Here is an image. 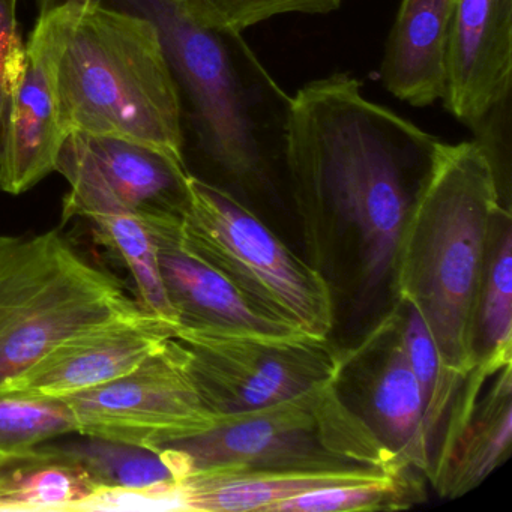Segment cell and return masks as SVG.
I'll return each instance as SVG.
<instances>
[{"mask_svg":"<svg viewBox=\"0 0 512 512\" xmlns=\"http://www.w3.org/2000/svg\"><path fill=\"white\" fill-rule=\"evenodd\" d=\"M115 8L145 17L160 35L181 98L184 151L193 145L205 172L200 179L248 208L290 197L292 97L242 32L209 19L190 0H118Z\"/></svg>","mask_w":512,"mask_h":512,"instance_id":"2","label":"cell"},{"mask_svg":"<svg viewBox=\"0 0 512 512\" xmlns=\"http://www.w3.org/2000/svg\"><path fill=\"white\" fill-rule=\"evenodd\" d=\"M92 5L100 4H97V0H38V14L44 16L61 8L92 7Z\"/></svg>","mask_w":512,"mask_h":512,"instance_id":"27","label":"cell"},{"mask_svg":"<svg viewBox=\"0 0 512 512\" xmlns=\"http://www.w3.org/2000/svg\"><path fill=\"white\" fill-rule=\"evenodd\" d=\"M416 470H401L385 478L310 491L272 506L269 512L400 511L425 500Z\"/></svg>","mask_w":512,"mask_h":512,"instance_id":"23","label":"cell"},{"mask_svg":"<svg viewBox=\"0 0 512 512\" xmlns=\"http://www.w3.org/2000/svg\"><path fill=\"white\" fill-rule=\"evenodd\" d=\"M475 359L512 364V220L503 209L494 226L475 323Z\"/></svg>","mask_w":512,"mask_h":512,"instance_id":"20","label":"cell"},{"mask_svg":"<svg viewBox=\"0 0 512 512\" xmlns=\"http://www.w3.org/2000/svg\"><path fill=\"white\" fill-rule=\"evenodd\" d=\"M100 491L85 467L41 445L0 464V511H79Z\"/></svg>","mask_w":512,"mask_h":512,"instance_id":"18","label":"cell"},{"mask_svg":"<svg viewBox=\"0 0 512 512\" xmlns=\"http://www.w3.org/2000/svg\"><path fill=\"white\" fill-rule=\"evenodd\" d=\"M395 304L398 308L401 346L421 388L425 427L433 455L443 422L466 376L455 374L443 365L436 343L418 310L404 302L395 301Z\"/></svg>","mask_w":512,"mask_h":512,"instance_id":"22","label":"cell"},{"mask_svg":"<svg viewBox=\"0 0 512 512\" xmlns=\"http://www.w3.org/2000/svg\"><path fill=\"white\" fill-rule=\"evenodd\" d=\"M335 385L349 392L346 401L368 425L400 469L427 476L431 443L418 380L401 346L398 308L371 329L358 346L340 350Z\"/></svg>","mask_w":512,"mask_h":512,"instance_id":"11","label":"cell"},{"mask_svg":"<svg viewBox=\"0 0 512 512\" xmlns=\"http://www.w3.org/2000/svg\"><path fill=\"white\" fill-rule=\"evenodd\" d=\"M191 4L215 22L236 31L266 22L283 14H329L337 11L343 0H190Z\"/></svg>","mask_w":512,"mask_h":512,"instance_id":"25","label":"cell"},{"mask_svg":"<svg viewBox=\"0 0 512 512\" xmlns=\"http://www.w3.org/2000/svg\"><path fill=\"white\" fill-rule=\"evenodd\" d=\"M56 172L70 184L64 221L106 211L182 218L190 202L187 164L130 140L70 133Z\"/></svg>","mask_w":512,"mask_h":512,"instance_id":"10","label":"cell"},{"mask_svg":"<svg viewBox=\"0 0 512 512\" xmlns=\"http://www.w3.org/2000/svg\"><path fill=\"white\" fill-rule=\"evenodd\" d=\"M97 4H104V0H97Z\"/></svg>","mask_w":512,"mask_h":512,"instance_id":"28","label":"cell"},{"mask_svg":"<svg viewBox=\"0 0 512 512\" xmlns=\"http://www.w3.org/2000/svg\"><path fill=\"white\" fill-rule=\"evenodd\" d=\"M179 224L182 244L256 307L302 334L329 338L335 323L325 274L281 242L253 209L217 185L190 176Z\"/></svg>","mask_w":512,"mask_h":512,"instance_id":"7","label":"cell"},{"mask_svg":"<svg viewBox=\"0 0 512 512\" xmlns=\"http://www.w3.org/2000/svg\"><path fill=\"white\" fill-rule=\"evenodd\" d=\"M511 442L512 364L476 362L443 422L428 481L446 499L464 496L508 458Z\"/></svg>","mask_w":512,"mask_h":512,"instance_id":"12","label":"cell"},{"mask_svg":"<svg viewBox=\"0 0 512 512\" xmlns=\"http://www.w3.org/2000/svg\"><path fill=\"white\" fill-rule=\"evenodd\" d=\"M179 482L196 473L401 472L337 385L253 412L220 416L206 430L157 448Z\"/></svg>","mask_w":512,"mask_h":512,"instance_id":"5","label":"cell"},{"mask_svg":"<svg viewBox=\"0 0 512 512\" xmlns=\"http://www.w3.org/2000/svg\"><path fill=\"white\" fill-rule=\"evenodd\" d=\"M512 0H457L448 56V112L478 134L511 107Z\"/></svg>","mask_w":512,"mask_h":512,"instance_id":"14","label":"cell"},{"mask_svg":"<svg viewBox=\"0 0 512 512\" xmlns=\"http://www.w3.org/2000/svg\"><path fill=\"white\" fill-rule=\"evenodd\" d=\"M178 326L152 314L115 320L74 335L53 347L16 379L0 386V394L64 400L112 382L160 352Z\"/></svg>","mask_w":512,"mask_h":512,"instance_id":"13","label":"cell"},{"mask_svg":"<svg viewBox=\"0 0 512 512\" xmlns=\"http://www.w3.org/2000/svg\"><path fill=\"white\" fill-rule=\"evenodd\" d=\"M445 143L362 95L347 73L292 97L287 131L290 199L314 260L355 257L365 292L391 284L413 197Z\"/></svg>","mask_w":512,"mask_h":512,"instance_id":"1","label":"cell"},{"mask_svg":"<svg viewBox=\"0 0 512 512\" xmlns=\"http://www.w3.org/2000/svg\"><path fill=\"white\" fill-rule=\"evenodd\" d=\"M185 364L209 412H253L331 385L340 350L307 334H218L176 328Z\"/></svg>","mask_w":512,"mask_h":512,"instance_id":"8","label":"cell"},{"mask_svg":"<svg viewBox=\"0 0 512 512\" xmlns=\"http://www.w3.org/2000/svg\"><path fill=\"white\" fill-rule=\"evenodd\" d=\"M37 22L68 133L142 143L185 163L178 86L148 19L100 4L61 8Z\"/></svg>","mask_w":512,"mask_h":512,"instance_id":"4","label":"cell"},{"mask_svg":"<svg viewBox=\"0 0 512 512\" xmlns=\"http://www.w3.org/2000/svg\"><path fill=\"white\" fill-rule=\"evenodd\" d=\"M455 2L401 0L380 67L383 85L398 100L427 107L445 97Z\"/></svg>","mask_w":512,"mask_h":512,"instance_id":"17","label":"cell"},{"mask_svg":"<svg viewBox=\"0 0 512 512\" xmlns=\"http://www.w3.org/2000/svg\"><path fill=\"white\" fill-rule=\"evenodd\" d=\"M98 244L103 245L133 278L136 299L145 313L178 326L161 280L157 248L140 215L127 211H106L89 215Z\"/></svg>","mask_w":512,"mask_h":512,"instance_id":"21","label":"cell"},{"mask_svg":"<svg viewBox=\"0 0 512 512\" xmlns=\"http://www.w3.org/2000/svg\"><path fill=\"white\" fill-rule=\"evenodd\" d=\"M499 173L479 142L445 143L407 212L391 289L421 314L448 370L475 367L479 290L497 218Z\"/></svg>","mask_w":512,"mask_h":512,"instance_id":"3","label":"cell"},{"mask_svg":"<svg viewBox=\"0 0 512 512\" xmlns=\"http://www.w3.org/2000/svg\"><path fill=\"white\" fill-rule=\"evenodd\" d=\"M70 434L77 425L64 401L0 394V464Z\"/></svg>","mask_w":512,"mask_h":512,"instance_id":"24","label":"cell"},{"mask_svg":"<svg viewBox=\"0 0 512 512\" xmlns=\"http://www.w3.org/2000/svg\"><path fill=\"white\" fill-rule=\"evenodd\" d=\"M139 313L121 281L89 262L59 230L0 235V386L62 341Z\"/></svg>","mask_w":512,"mask_h":512,"instance_id":"6","label":"cell"},{"mask_svg":"<svg viewBox=\"0 0 512 512\" xmlns=\"http://www.w3.org/2000/svg\"><path fill=\"white\" fill-rule=\"evenodd\" d=\"M157 248L161 280L178 328L218 334H302L245 298L181 241V217L140 215Z\"/></svg>","mask_w":512,"mask_h":512,"instance_id":"16","label":"cell"},{"mask_svg":"<svg viewBox=\"0 0 512 512\" xmlns=\"http://www.w3.org/2000/svg\"><path fill=\"white\" fill-rule=\"evenodd\" d=\"M61 401L77 434L148 449L200 433L217 419L203 403L175 337L125 376Z\"/></svg>","mask_w":512,"mask_h":512,"instance_id":"9","label":"cell"},{"mask_svg":"<svg viewBox=\"0 0 512 512\" xmlns=\"http://www.w3.org/2000/svg\"><path fill=\"white\" fill-rule=\"evenodd\" d=\"M77 436L82 440L53 439L41 446L85 467L103 490L163 494L179 502V476L164 452L100 437Z\"/></svg>","mask_w":512,"mask_h":512,"instance_id":"19","label":"cell"},{"mask_svg":"<svg viewBox=\"0 0 512 512\" xmlns=\"http://www.w3.org/2000/svg\"><path fill=\"white\" fill-rule=\"evenodd\" d=\"M46 31L35 25L5 113L0 139V190L19 196L56 172L68 137Z\"/></svg>","mask_w":512,"mask_h":512,"instance_id":"15","label":"cell"},{"mask_svg":"<svg viewBox=\"0 0 512 512\" xmlns=\"http://www.w3.org/2000/svg\"><path fill=\"white\" fill-rule=\"evenodd\" d=\"M17 0H0V139L5 113L25 58V44L16 19Z\"/></svg>","mask_w":512,"mask_h":512,"instance_id":"26","label":"cell"}]
</instances>
